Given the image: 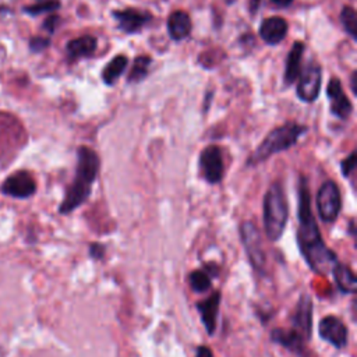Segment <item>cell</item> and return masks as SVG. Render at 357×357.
Returning <instances> with one entry per match:
<instances>
[{"label": "cell", "instance_id": "cell-23", "mask_svg": "<svg viewBox=\"0 0 357 357\" xmlns=\"http://www.w3.org/2000/svg\"><path fill=\"white\" fill-rule=\"evenodd\" d=\"M188 283H190L192 291H195V293L206 291V290H209L211 286H212L211 275H209L206 271H204V269L192 271V272L188 275Z\"/></svg>", "mask_w": 357, "mask_h": 357}, {"label": "cell", "instance_id": "cell-25", "mask_svg": "<svg viewBox=\"0 0 357 357\" xmlns=\"http://www.w3.org/2000/svg\"><path fill=\"white\" fill-rule=\"evenodd\" d=\"M60 7V0H36L33 4L25 6L22 8L24 13L29 14V15H40L45 13H52L54 10H57Z\"/></svg>", "mask_w": 357, "mask_h": 357}, {"label": "cell", "instance_id": "cell-27", "mask_svg": "<svg viewBox=\"0 0 357 357\" xmlns=\"http://www.w3.org/2000/svg\"><path fill=\"white\" fill-rule=\"evenodd\" d=\"M356 167V152H351L346 159L342 160L340 163V169H342V173L344 177L350 176V173L354 170Z\"/></svg>", "mask_w": 357, "mask_h": 357}, {"label": "cell", "instance_id": "cell-24", "mask_svg": "<svg viewBox=\"0 0 357 357\" xmlns=\"http://www.w3.org/2000/svg\"><path fill=\"white\" fill-rule=\"evenodd\" d=\"M340 22L344 31L356 40L357 39V13L353 7L344 6L340 11Z\"/></svg>", "mask_w": 357, "mask_h": 357}, {"label": "cell", "instance_id": "cell-12", "mask_svg": "<svg viewBox=\"0 0 357 357\" xmlns=\"http://www.w3.org/2000/svg\"><path fill=\"white\" fill-rule=\"evenodd\" d=\"M271 340L297 357H311V353L307 349V340L297 333L294 329L287 328H275L271 331Z\"/></svg>", "mask_w": 357, "mask_h": 357}, {"label": "cell", "instance_id": "cell-1", "mask_svg": "<svg viewBox=\"0 0 357 357\" xmlns=\"http://www.w3.org/2000/svg\"><path fill=\"white\" fill-rule=\"evenodd\" d=\"M298 230L297 240L300 251L308 264V266L318 275H326L332 272L333 266L339 262L336 254L325 244L317 220L311 211L310 190L307 178L300 176L298 178Z\"/></svg>", "mask_w": 357, "mask_h": 357}, {"label": "cell", "instance_id": "cell-9", "mask_svg": "<svg viewBox=\"0 0 357 357\" xmlns=\"http://www.w3.org/2000/svg\"><path fill=\"white\" fill-rule=\"evenodd\" d=\"M199 170L202 177L209 184H216L223 178V158L222 149L218 145H209L204 148L199 155Z\"/></svg>", "mask_w": 357, "mask_h": 357}, {"label": "cell", "instance_id": "cell-10", "mask_svg": "<svg viewBox=\"0 0 357 357\" xmlns=\"http://www.w3.org/2000/svg\"><path fill=\"white\" fill-rule=\"evenodd\" d=\"M312 310L314 304L311 297L307 293H303L290 317L291 329L300 333L307 342L311 339L312 333Z\"/></svg>", "mask_w": 357, "mask_h": 357}, {"label": "cell", "instance_id": "cell-19", "mask_svg": "<svg viewBox=\"0 0 357 357\" xmlns=\"http://www.w3.org/2000/svg\"><path fill=\"white\" fill-rule=\"evenodd\" d=\"M304 43L296 40L287 54L286 59V68H284V82L293 84L301 71V57L304 53Z\"/></svg>", "mask_w": 357, "mask_h": 357}, {"label": "cell", "instance_id": "cell-29", "mask_svg": "<svg viewBox=\"0 0 357 357\" xmlns=\"http://www.w3.org/2000/svg\"><path fill=\"white\" fill-rule=\"evenodd\" d=\"M59 22H60L59 15L52 14V15L46 17V20L43 21V29H45V31H47V32L52 35V33L56 31V28H57Z\"/></svg>", "mask_w": 357, "mask_h": 357}, {"label": "cell", "instance_id": "cell-2", "mask_svg": "<svg viewBox=\"0 0 357 357\" xmlns=\"http://www.w3.org/2000/svg\"><path fill=\"white\" fill-rule=\"evenodd\" d=\"M100 160L98 153L89 146H79L77 149V169L71 185L59 206L61 215H68L81 206L91 195L92 184L98 176Z\"/></svg>", "mask_w": 357, "mask_h": 357}, {"label": "cell", "instance_id": "cell-4", "mask_svg": "<svg viewBox=\"0 0 357 357\" xmlns=\"http://www.w3.org/2000/svg\"><path fill=\"white\" fill-rule=\"evenodd\" d=\"M289 218L287 201L280 183H273L264 197V229L268 240L278 241Z\"/></svg>", "mask_w": 357, "mask_h": 357}, {"label": "cell", "instance_id": "cell-18", "mask_svg": "<svg viewBox=\"0 0 357 357\" xmlns=\"http://www.w3.org/2000/svg\"><path fill=\"white\" fill-rule=\"evenodd\" d=\"M96 46H98V42L93 36L84 35V36L71 39L66 45V52L70 60H77V59L91 56L96 50Z\"/></svg>", "mask_w": 357, "mask_h": 357}, {"label": "cell", "instance_id": "cell-13", "mask_svg": "<svg viewBox=\"0 0 357 357\" xmlns=\"http://www.w3.org/2000/svg\"><path fill=\"white\" fill-rule=\"evenodd\" d=\"M326 95L329 99L332 114L340 120L349 119V116L353 112V105L349 100V98L344 95L339 78L333 77L329 79L326 86Z\"/></svg>", "mask_w": 357, "mask_h": 357}, {"label": "cell", "instance_id": "cell-3", "mask_svg": "<svg viewBox=\"0 0 357 357\" xmlns=\"http://www.w3.org/2000/svg\"><path fill=\"white\" fill-rule=\"evenodd\" d=\"M307 131L305 126L294 121H287L276 128H273L264 141L255 148L247 160V165H258L271 158L273 153L283 152L293 146L298 138Z\"/></svg>", "mask_w": 357, "mask_h": 357}, {"label": "cell", "instance_id": "cell-26", "mask_svg": "<svg viewBox=\"0 0 357 357\" xmlns=\"http://www.w3.org/2000/svg\"><path fill=\"white\" fill-rule=\"evenodd\" d=\"M50 45V39L49 38H42V36H32L29 39V49L31 52L33 53H39V52H43L45 49H47Z\"/></svg>", "mask_w": 357, "mask_h": 357}, {"label": "cell", "instance_id": "cell-28", "mask_svg": "<svg viewBox=\"0 0 357 357\" xmlns=\"http://www.w3.org/2000/svg\"><path fill=\"white\" fill-rule=\"evenodd\" d=\"M88 251H89V257L92 259L99 261V259H103L105 252H106V247L103 244H100V243H91Z\"/></svg>", "mask_w": 357, "mask_h": 357}, {"label": "cell", "instance_id": "cell-30", "mask_svg": "<svg viewBox=\"0 0 357 357\" xmlns=\"http://www.w3.org/2000/svg\"><path fill=\"white\" fill-rule=\"evenodd\" d=\"M195 357H213V354L208 346H198Z\"/></svg>", "mask_w": 357, "mask_h": 357}, {"label": "cell", "instance_id": "cell-15", "mask_svg": "<svg viewBox=\"0 0 357 357\" xmlns=\"http://www.w3.org/2000/svg\"><path fill=\"white\" fill-rule=\"evenodd\" d=\"M222 294L220 291H213L208 298L197 303V310L199 312V318L204 324V328L208 335H213L216 331V321L219 315V305H220Z\"/></svg>", "mask_w": 357, "mask_h": 357}, {"label": "cell", "instance_id": "cell-17", "mask_svg": "<svg viewBox=\"0 0 357 357\" xmlns=\"http://www.w3.org/2000/svg\"><path fill=\"white\" fill-rule=\"evenodd\" d=\"M167 31L172 39L183 40L191 33L190 15L183 10L173 11L167 18Z\"/></svg>", "mask_w": 357, "mask_h": 357}, {"label": "cell", "instance_id": "cell-5", "mask_svg": "<svg viewBox=\"0 0 357 357\" xmlns=\"http://www.w3.org/2000/svg\"><path fill=\"white\" fill-rule=\"evenodd\" d=\"M240 238L245 251V255L248 258V262L251 264L252 269L259 273L265 275L266 272V254L262 245V238L259 234V230L257 226L245 220L240 225Z\"/></svg>", "mask_w": 357, "mask_h": 357}, {"label": "cell", "instance_id": "cell-32", "mask_svg": "<svg viewBox=\"0 0 357 357\" xmlns=\"http://www.w3.org/2000/svg\"><path fill=\"white\" fill-rule=\"evenodd\" d=\"M276 7H287L293 3V0H271Z\"/></svg>", "mask_w": 357, "mask_h": 357}, {"label": "cell", "instance_id": "cell-21", "mask_svg": "<svg viewBox=\"0 0 357 357\" xmlns=\"http://www.w3.org/2000/svg\"><path fill=\"white\" fill-rule=\"evenodd\" d=\"M128 64V59L124 54L114 56L103 68L102 71V79L106 85H113L120 75L124 73L126 67Z\"/></svg>", "mask_w": 357, "mask_h": 357}, {"label": "cell", "instance_id": "cell-22", "mask_svg": "<svg viewBox=\"0 0 357 357\" xmlns=\"http://www.w3.org/2000/svg\"><path fill=\"white\" fill-rule=\"evenodd\" d=\"M151 61L152 59L149 56H145V54H141L138 57H135L134 60V64L130 70V74H128V82H139L142 81L146 75H148V71H149V66H151Z\"/></svg>", "mask_w": 357, "mask_h": 357}, {"label": "cell", "instance_id": "cell-11", "mask_svg": "<svg viewBox=\"0 0 357 357\" xmlns=\"http://www.w3.org/2000/svg\"><path fill=\"white\" fill-rule=\"evenodd\" d=\"M318 333L322 340L336 349H343L349 342V331L343 321L335 315H326L319 321Z\"/></svg>", "mask_w": 357, "mask_h": 357}, {"label": "cell", "instance_id": "cell-31", "mask_svg": "<svg viewBox=\"0 0 357 357\" xmlns=\"http://www.w3.org/2000/svg\"><path fill=\"white\" fill-rule=\"evenodd\" d=\"M356 78H357V71H353L351 77H350V86H351V91H353L354 95H357V88H356L357 81H356Z\"/></svg>", "mask_w": 357, "mask_h": 357}, {"label": "cell", "instance_id": "cell-20", "mask_svg": "<svg viewBox=\"0 0 357 357\" xmlns=\"http://www.w3.org/2000/svg\"><path fill=\"white\" fill-rule=\"evenodd\" d=\"M332 275L335 278L337 289L342 293L354 294L357 291V278L347 265L337 262L332 269Z\"/></svg>", "mask_w": 357, "mask_h": 357}, {"label": "cell", "instance_id": "cell-16", "mask_svg": "<svg viewBox=\"0 0 357 357\" xmlns=\"http://www.w3.org/2000/svg\"><path fill=\"white\" fill-rule=\"evenodd\" d=\"M289 31V24L284 18L273 15L262 21L259 26V35L268 45H278L282 42Z\"/></svg>", "mask_w": 357, "mask_h": 357}, {"label": "cell", "instance_id": "cell-6", "mask_svg": "<svg viewBox=\"0 0 357 357\" xmlns=\"http://www.w3.org/2000/svg\"><path fill=\"white\" fill-rule=\"evenodd\" d=\"M317 211L322 222L333 223L342 209V197L337 184L328 180L321 184L317 192Z\"/></svg>", "mask_w": 357, "mask_h": 357}, {"label": "cell", "instance_id": "cell-8", "mask_svg": "<svg viewBox=\"0 0 357 357\" xmlns=\"http://www.w3.org/2000/svg\"><path fill=\"white\" fill-rule=\"evenodd\" d=\"M0 191L7 197L25 199L36 192V181L29 172L18 170L6 177L1 183Z\"/></svg>", "mask_w": 357, "mask_h": 357}, {"label": "cell", "instance_id": "cell-14", "mask_svg": "<svg viewBox=\"0 0 357 357\" xmlns=\"http://www.w3.org/2000/svg\"><path fill=\"white\" fill-rule=\"evenodd\" d=\"M112 15L119 24V28L126 33L138 32L146 22L151 21L152 15L148 11L138 10V8H124V10H114Z\"/></svg>", "mask_w": 357, "mask_h": 357}, {"label": "cell", "instance_id": "cell-7", "mask_svg": "<svg viewBox=\"0 0 357 357\" xmlns=\"http://www.w3.org/2000/svg\"><path fill=\"white\" fill-rule=\"evenodd\" d=\"M297 84V96L303 102L311 103L317 100L319 91H321V81H322V70L321 66L315 61H310L303 71Z\"/></svg>", "mask_w": 357, "mask_h": 357}]
</instances>
